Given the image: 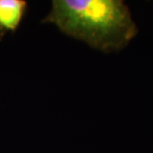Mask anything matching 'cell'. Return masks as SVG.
Listing matches in <instances>:
<instances>
[{"label":"cell","instance_id":"2","mask_svg":"<svg viewBox=\"0 0 153 153\" xmlns=\"http://www.w3.org/2000/svg\"><path fill=\"white\" fill-rule=\"evenodd\" d=\"M27 7L23 0H0V33L16 30Z\"/></svg>","mask_w":153,"mask_h":153},{"label":"cell","instance_id":"1","mask_svg":"<svg viewBox=\"0 0 153 153\" xmlns=\"http://www.w3.org/2000/svg\"><path fill=\"white\" fill-rule=\"evenodd\" d=\"M42 22L105 53L124 49L139 32L122 0H54Z\"/></svg>","mask_w":153,"mask_h":153}]
</instances>
